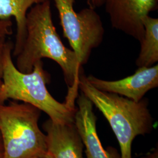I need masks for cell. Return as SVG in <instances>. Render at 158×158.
I'll return each mask as SVG.
<instances>
[{
	"instance_id": "1",
	"label": "cell",
	"mask_w": 158,
	"mask_h": 158,
	"mask_svg": "<svg viewBox=\"0 0 158 158\" xmlns=\"http://www.w3.org/2000/svg\"><path fill=\"white\" fill-rule=\"evenodd\" d=\"M51 1L36 4L26 18V36L15 64L23 73H30L36 63L47 58L57 63L68 85V102L74 104L77 97L80 74L84 72L72 49L63 44L52 19Z\"/></svg>"
},
{
	"instance_id": "2",
	"label": "cell",
	"mask_w": 158,
	"mask_h": 158,
	"mask_svg": "<svg viewBox=\"0 0 158 158\" xmlns=\"http://www.w3.org/2000/svg\"><path fill=\"white\" fill-rule=\"evenodd\" d=\"M13 44L6 41L3 83L0 89V103L8 100L31 104L45 113L49 119L59 124H72L77 108L65 102L55 100L47 89L50 76L44 68L42 60L36 63L30 73H23L12 60Z\"/></svg>"
},
{
	"instance_id": "3",
	"label": "cell",
	"mask_w": 158,
	"mask_h": 158,
	"mask_svg": "<svg viewBox=\"0 0 158 158\" xmlns=\"http://www.w3.org/2000/svg\"><path fill=\"white\" fill-rule=\"evenodd\" d=\"M78 88L107 119L120 146L121 158H132L131 147L136 136L149 133L153 119L148 102H135L118 94L97 89L84 72L79 76Z\"/></svg>"
},
{
	"instance_id": "4",
	"label": "cell",
	"mask_w": 158,
	"mask_h": 158,
	"mask_svg": "<svg viewBox=\"0 0 158 158\" xmlns=\"http://www.w3.org/2000/svg\"><path fill=\"white\" fill-rule=\"evenodd\" d=\"M41 111L27 103H0L4 158H36L48 153L46 137L38 125Z\"/></svg>"
},
{
	"instance_id": "5",
	"label": "cell",
	"mask_w": 158,
	"mask_h": 158,
	"mask_svg": "<svg viewBox=\"0 0 158 158\" xmlns=\"http://www.w3.org/2000/svg\"><path fill=\"white\" fill-rule=\"evenodd\" d=\"M64 36L68 39L79 64H87L92 51L102 44L105 30L95 8L87 7L79 12L74 10L75 0H53Z\"/></svg>"
},
{
	"instance_id": "6",
	"label": "cell",
	"mask_w": 158,
	"mask_h": 158,
	"mask_svg": "<svg viewBox=\"0 0 158 158\" xmlns=\"http://www.w3.org/2000/svg\"><path fill=\"white\" fill-rule=\"evenodd\" d=\"M104 5L113 28L141 42L142 19L156 9L157 0H105Z\"/></svg>"
},
{
	"instance_id": "7",
	"label": "cell",
	"mask_w": 158,
	"mask_h": 158,
	"mask_svg": "<svg viewBox=\"0 0 158 158\" xmlns=\"http://www.w3.org/2000/svg\"><path fill=\"white\" fill-rule=\"evenodd\" d=\"M86 77L91 85L99 90L117 94L139 102L148 91L158 87V65L138 68L132 75L118 80H102L93 75Z\"/></svg>"
},
{
	"instance_id": "8",
	"label": "cell",
	"mask_w": 158,
	"mask_h": 158,
	"mask_svg": "<svg viewBox=\"0 0 158 158\" xmlns=\"http://www.w3.org/2000/svg\"><path fill=\"white\" fill-rule=\"evenodd\" d=\"M77 104L74 123L85 147L87 158H120L114 150H106L102 147L97 132L92 102L81 93L77 97Z\"/></svg>"
},
{
	"instance_id": "9",
	"label": "cell",
	"mask_w": 158,
	"mask_h": 158,
	"mask_svg": "<svg viewBox=\"0 0 158 158\" xmlns=\"http://www.w3.org/2000/svg\"><path fill=\"white\" fill-rule=\"evenodd\" d=\"M48 152L54 158H84L83 143L74 123L59 124L51 119L43 125Z\"/></svg>"
},
{
	"instance_id": "10",
	"label": "cell",
	"mask_w": 158,
	"mask_h": 158,
	"mask_svg": "<svg viewBox=\"0 0 158 158\" xmlns=\"http://www.w3.org/2000/svg\"><path fill=\"white\" fill-rule=\"evenodd\" d=\"M52 0H0V19L14 18L17 24V34L13 44L12 55L17 56L20 52L26 36V18L33 6Z\"/></svg>"
},
{
	"instance_id": "11",
	"label": "cell",
	"mask_w": 158,
	"mask_h": 158,
	"mask_svg": "<svg viewBox=\"0 0 158 158\" xmlns=\"http://www.w3.org/2000/svg\"><path fill=\"white\" fill-rule=\"evenodd\" d=\"M144 36L136 60L138 68L151 67L158 61V19L147 15L142 19Z\"/></svg>"
},
{
	"instance_id": "12",
	"label": "cell",
	"mask_w": 158,
	"mask_h": 158,
	"mask_svg": "<svg viewBox=\"0 0 158 158\" xmlns=\"http://www.w3.org/2000/svg\"><path fill=\"white\" fill-rule=\"evenodd\" d=\"M6 38H0V89L3 83L4 62L6 50Z\"/></svg>"
},
{
	"instance_id": "13",
	"label": "cell",
	"mask_w": 158,
	"mask_h": 158,
	"mask_svg": "<svg viewBox=\"0 0 158 158\" xmlns=\"http://www.w3.org/2000/svg\"><path fill=\"white\" fill-rule=\"evenodd\" d=\"M12 34V23L11 19H0V38H6Z\"/></svg>"
},
{
	"instance_id": "14",
	"label": "cell",
	"mask_w": 158,
	"mask_h": 158,
	"mask_svg": "<svg viewBox=\"0 0 158 158\" xmlns=\"http://www.w3.org/2000/svg\"><path fill=\"white\" fill-rule=\"evenodd\" d=\"M105 0H94V8L96 9V8H100L102 6H104Z\"/></svg>"
},
{
	"instance_id": "15",
	"label": "cell",
	"mask_w": 158,
	"mask_h": 158,
	"mask_svg": "<svg viewBox=\"0 0 158 158\" xmlns=\"http://www.w3.org/2000/svg\"><path fill=\"white\" fill-rule=\"evenodd\" d=\"M54 158L52 155H51V154L49 153H46L45 155H42V156H38V157H37V158Z\"/></svg>"
},
{
	"instance_id": "16",
	"label": "cell",
	"mask_w": 158,
	"mask_h": 158,
	"mask_svg": "<svg viewBox=\"0 0 158 158\" xmlns=\"http://www.w3.org/2000/svg\"><path fill=\"white\" fill-rule=\"evenodd\" d=\"M86 2H87V4L89 6V7H90L92 8H94V4H93L94 0H86Z\"/></svg>"
},
{
	"instance_id": "17",
	"label": "cell",
	"mask_w": 158,
	"mask_h": 158,
	"mask_svg": "<svg viewBox=\"0 0 158 158\" xmlns=\"http://www.w3.org/2000/svg\"><path fill=\"white\" fill-rule=\"evenodd\" d=\"M0 149H2V142L1 133H0Z\"/></svg>"
},
{
	"instance_id": "18",
	"label": "cell",
	"mask_w": 158,
	"mask_h": 158,
	"mask_svg": "<svg viewBox=\"0 0 158 158\" xmlns=\"http://www.w3.org/2000/svg\"><path fill=\"white\" fill-rule=\"evenodd\" d=\"M0 158H4L3 150L2 149H0Z\"/></svg>"
}]
</instances>
